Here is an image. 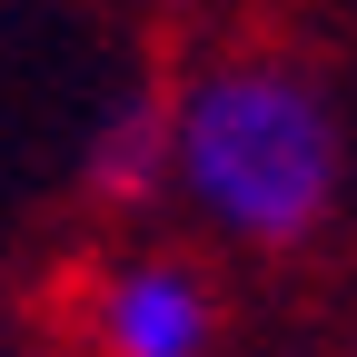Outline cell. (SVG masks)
Returning <instances> with one entry per match:
<instances>
[{
    "label": "cell",
    "mask_w": 357,
    "mask_h": 357,
    "mask_svg": "<svg viewBox=\"0 0 357 357\" xmlns=\"http://www.w3.org/2000/svg\"><path fill=\"white\" fill-rule=\"evenodd\" d=\"M169 119V199L199 238L238 258H298L347 208V109L288 50H199L159 89Z\"/></svg>",
    "instance_id": "6da1fadb"
},
{
    "label": "cell",
    "mask_w": 357,
    "mask_h": 357,
    "mask_svg": "<svg viewBox=\"0 0 357 357\" xmlns=\"http://www.w3.org/2000/svg\"><path fill=\"white\" fill-rule=\"evenodd\" d=\"M79 357H218V288L189 248H109L79 278Z\"/></svg>",
    "instance_id": "7a4b0ae2"
},
{
    "label": "cell",
    "mask_w": 357,
    "mask_h": 357,
    "mask_svg": "<svg viewBox=\"0 0 357 357\" xmlns=\"http://www.w3.org/2000/svg\"><path fill=\"white\" fill-rule=\"evenodd\" d=\"M79 189L100 199V208H149V199H169V119H159V89L119 100V109L79 139Z\"/></svg>",
    "instance_id": "3957f363"
},
{
    "label": "cell",
    "mask_w": 357,
    "mask_h": 357,
    "mask_svg": "<svg viewBox=\"0 0 357 357\" xmlns=\"http://www.w3.org/2000/svg\"><path fill=\"white\" fill-rule=\"evenodd\" d=\"M0 357H10V318H0Z\"/></svg>",
    "instance_id": "277c9868"
}]
</instances>
